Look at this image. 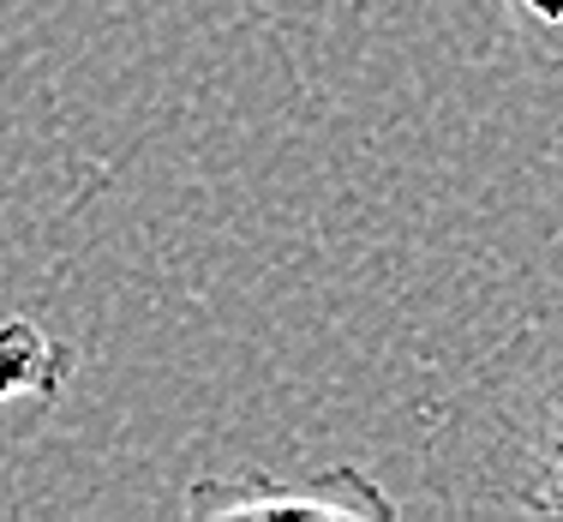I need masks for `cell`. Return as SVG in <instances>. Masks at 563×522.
Listing matches in <instances>:
<instances>
[{"mask_svg": "<svg viewBox=\"0 0 563 522\" xmlns=\"http://www.w3.org/2000/svg\"><path fill=\"white\" fill-rule=\"evenodd\" d=\"M438 492L455 511L563 516V294L455 391L438 426Z\"/></svg>", "mask_w": 563, "mask_h": 522, "instance_id": "cell-1", "label": "cell"}, {"mask_svg": "<svg viewBox=\"0 0 563 522\" xmlns=\"http://www.w3.org/2000/svg\"><path fill=\"white\" fill-rule=\"evenodd\" d=\"M186 516L198 522H234V516H336V522H390L396 499L366 475V468H318L306 480H282L264 468L240 475H205L186 487Z\"/></svg>", "mask_w": 563, "mask_h": 522, "instance_id": "cell-2", "label": "cell"}, {"mask_svg": "<svg viewBox=\"0 0 563 522\" xmlns=\"http://www.w3.org/2000/svg\"><path fill=\"white\" fill-rule=\"evenodd\" d=\"M78 348L43 330L36 318H0V409L7 403H60Z\"/></svg>", "mask_w": 563, "mask_h": 522, "instance_id": "cell-3", "label": "cell"}, {"mask_svg": "<svg viewBox=\"0 0 563 522\" xmlns=\"http://www.w3.org/2000/svg\"><path fill=\"white\" fill-rule=\"evenodd\" d=\"M504 43L533 66H563V0H486Z\"/></svg>", "mask_w": 563, "mask_h": 522, "instance_id": "cell-4", "label": "cell"}]
</instances>
